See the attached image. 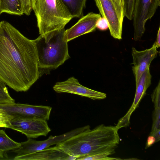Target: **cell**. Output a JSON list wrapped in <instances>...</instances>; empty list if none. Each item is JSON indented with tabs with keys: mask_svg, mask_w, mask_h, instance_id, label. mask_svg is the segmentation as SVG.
I'll return each mask as SVG.
<instances>
[{
	"mask_svg": "<svg viewBox=\"0 0 160 160\" xmlns=\"http://www.w3.org/2000/svg\"><path fill=\"white\" fill-rule=\"evenodd\" d=\"M34 40L9 22H0V79L16 92H26L39 78Z\"/></svg>",
	"mask_w": 160,
	"mask_h": 160,
	"instance_id": "6da1fadb",
	"label": "cell"
},
{
	"mask_svg": "<svg viewBox=\"0 0 160 160\" xmlns=\"http://www.w3.org/2000/svg\"><path fill=\"white\" fill-rule=\"evenodd\" d=\"M116 126L99 125L74 135L56 145L68 155L77 158L115 148L120 141Z\"/></svg>",
	"mask_w": 160,
	"mask_h": 160,
	"instance_id": "7a4b0ae2",
	"label": "cell"
},
{
	"mask_svg": "<svg viewBox=\"0 0 160 160\" xmlns=\"http://www.w3.org/2000/svg\"><path fill=\"white\" fill-rule=\"evenodd\" d=\"M64 28L40 35L34 39L39 69L57 68L70 58Z\"/></svg>",
	"mask_w": 160,
	"mask_h": 160,
	"instance_id": "3957f363",
	"label": "cell"
},
{
	"mask_svg": "<svg viewBox=\"0 0 160 160\" xmlns=\"http://www.w3.org/2000/svg\"><path fill=\"white\" fill-rule=\"evenodd\" d=\"M33 10L40 35L63 29L72 18L61 0H36Z\"/></svg>",
	"mask_w": 160,
	"mask_h": 160,
	"instance_id": "277c9868",
	"label": "cell"
},
{
	"mask_svg": "<svg viewBox=\"0 0 160 160\" xmlns=\"http://www.w3.org/2000/svg\"><path fill=\"white\" fill-rule=\"evenodd\" d=\"M101 14L108 21L110 34L120 40L123 18V8L119 0H94Z\"/></svg>",
	"mask_w": 160,
	"mask_h": 160,
	"instance_id": "5b68a950",
	"label": "cell"
},
{
	"mask_svg": "<svg viewBox=\"0 0 160 160\" xmlns=\"http://www.w3.org/2000/svg\"><path fill=\"white\" fill-rule=\"evenodd\" d=\"M160 6V0H135L133 13L134 40H140L145 31L147 21L154 15Z\"/></svg>",
	"mask_w": 160,
	"mask_h": 160,
	"instance_id": "8992f818",
	"label": "cell"
},
{
	"mask_svg": "<svg viewBox=\"0 0 160 160\" xmlns=\"http://www.w3.org/2000/svg\"><path fill=\"white\" fill-rule=\"evenodd\" d=\"M90 128L89 125L78 128L63 134L53 136H50L47 139L38 141L28 138L24 142H21L20 147L12 150V152L16 154V156L23 155L35 152L46 148L51 146L57 145L60 142L78 133Z\"/></svg>",
	"mask_w": 160,
	"mask_h": 160,
	"instance_id": "52a82bcc",
	"label": "cell"
},
{
	"mask_svg": "<svg viewBox=\"0 0 160 160\" xmlns=\"http://www.w3.org/2000/svg\"><path fill=\"white\" fill-rule=\"evenodd\" d=\"M8 128L19 132L31 139L46 136L51 131L47 120L19 117L11 119Z\"/></svg>",
	"mask_w": 160,
	"mask_h": 160,
	"instance_id": "ba28073f",
	"label": "cell"
},
{
	"mask_svg": "<svg viewBox=\"0 0 160 160\" xmlns=\"http://www.w3.org/2000/svg\"><path fill=\"white\" fill-rule=\"evenodd\" d=\"M0 108L10 115L15 117L35 118L48 120L49 119L52 107L42 105L11 103L0 104Z\"/></svg>",
	"mask_w": 160,
	"mask_h": 160,
	"instance_id": "9c48e42d",
	"label": "cell"
},
{
	"mask_svg": "<svg viewBox=\"0 0 160 160\" xmlns=\"http://www.w3.org/2000/svg\"><path fill=\"white\" fill-rule=\"evenodd\" d=\"M58 93L66 92L85 97L93 100H101L106 98L105 93L96 91L81 85L78 79L72 77L65 81L58 82L53 87Z\"/></svg>",
	"mask_w": 160,
	"mask_h": 160,
	"instance_id": "30bf717a",
	"label": "cell"
},
{
	"mask_svg": "<svg viewBox=\"0 0 160 160\" xmlns=\"http://www.w3.org/2000/svg\"><path fill=\"white\" fill-rule=\"evenodd\" d=\"M151 79L149 68H148L142 74L136 84V92L132 105L126 114L118 120L116 126L118 130L129 126L131 115L138 107L141 100L145 95L147 90L151 85Z\"/></svg>",
	"mask_w": 160,
	"mask_h": 160,
	"instance_id": "8fae6325",
	"label": "cell"
},
{
	"mask_svg": "<svg viewBox=\"0 0 160 160\" xmlns=\"http://www.w3.org/2000/svg\"><path fill=\"white\" fill-rule=\"evenodd\" d=\"M101 17L99 14L90 12L83 16L69 28L65 30L64 39L68 42L83 34L94 31L96 23Z\"/></svg>",
	"mask_w": 160,
	"mask_h": 160,
	"instance_id": "7c38bea8",
	"label": "cell"
},
{
	"mask_svg": "<svg viewBox=\"0 0 160 160\" xmlns=\"http://www.w3.org/2000/svg\"><path fill=\"white\" fill-rule=\"evenodd\" d=\"M158 52L157 48L153 45L150 48L138 51L134 48H132L133 58L132 70L135 78L136 85L145 70L149 68L152 61L157 56Z\"/></svg>",
	"mask_w": 160,
	"mask_h": 160,
	"instance_id": "4fadbf2b",
	"label": "cell"
},
{
	"mask_svg": "<svg viewBox=\"0 0 160 160\" xmlns=\"http://www.w3.org/2000/svg\"><path fill=\"white\" fill-rule=\"evenodd\" d=\"M76 157L70 156L58 148L57 146L28 154L16 156L14 160H74Z\"/></svg>",
	"mask_w": 160,
	"mask_h": 160,
	"instance_id": "5bb4252c",
	"label": "cell"
},
{
	"mask_svg": "<svg viewBox=\"0 0 160 160\" xmlns=\"http://www.w3.org/2000/svg\"><path fill=\"white\" fill-rule=\"evenodd\" d=\"M72 18L83 17L87 0H61Z\"/></svg>",
	"mask_w": 160,
	"mask_h": 160,
	"instance_id": "9a60e30c",
	"label": "cell"
},
{
	"mask_svg": "<svg viewBox=\"0 0 160 160\" xmlns=\"http://www.w3.org/2000/svg\"><path fill=\"white\" fill-rule=\"evenodd\" d=\"M21 143L11 139L3 130H0V158H3L6 152L19 148Z\"/></svg>",
	"mask_w": 160,
	"mask_h": 160,
	"instance_id": "2e32d148",
	"label": "cell"
},
{
	"mask_svg": "<svg viewBox=\"0 0 160 160\" xmlns=\"http://www.w3.org/2000/svg\"><path fill=\"white\" fill-rule=\"evenodd\" d=\"M3 13L19 16L23 15L19 0H1L0 15Z\"/></svg>",
	"mask_w": 160,
	"mask_h": 160,
	"instance_id": "e0dca14e",
	"label": "cell"
},
{
	"mask_svg": "<svg viewBox=\"0 0 160 160\" xmlns=\"http://www.w3.org/2000/svg\"><path fill=\"white\" fill-rule=\"evenodd\" d=\"M115 153V149L108 150L91 156L80 157L76 160H109L122 159L119 158L109 157L108 156Z\"/></svg>",
	"mask_w": 160,
	"mask_h": 160,
	"instance_id": "ac0fdd59",
	"label": "cell"
},
{
	"mask_svg": "<svg viewBox=\"0 0 160 160\" xmlns=\"http://www.w3.org/2000/svg\"><path fill=\"white\" fill-rule=\"evenodd\" d=\"M6 84L0 79V104L15 102L9 94Z\"/></svg>",
	"mask_w": 160,
	"mask_h": 160,
	"instance_id": "d6986e66",
	"label": "cell"
},
{
	"mask_svg": "<svg viewBox=\"0 0 160 160\" xmlns=\"http://www.w3.org/2000/svg\"><path fill=\"white\" fill-rule=\"evenodd\" d=\"M160 108L155 107L153 117V124L150 135L154 137L160 134Z\"/></svg>",
	"mask_w": 160,
	"mask_h": 160,
	"instance_id": "ffe728a7",
	"label": "cell"
},
{
	"mask_svg": "<svg viewBox=\"0 0 160 160\" xmlns=\"http://www.w3.org/2000/svg\"><path fill=\"white\" fill-rule=\"evenodd\" d=\"M135 0H123L124 14L129 20H132Z\"/></svg>",
	"mask_w": 160,
	"mask_h": 160,
	"instance_id": "44dd1931",
	"label": "cell"
},
{
	"mask_svg": "<svg viewBox=\"0 0 160 160\" xmlns=\"http://www.w3.org/2000/svg\"><path fill=\"white\" fill-rule=\"evenodd\" d=\"M152 101L154 104V107L160 108V81H159L158 84L154 90L151 95Z\"/></svg>",
	"mask_w": 160,
	"mask_h": 160,
	"instance_id": "7402d4cb",
	"label": "cell"
},
{
	"mask_svg": "<svg viewBox=\"0 0 160 160\" xmlns=\"http://www.w3.org/2000/svg\"><path fill=\"white\" fill-rule=\"evenodd\" d=\"M13 117V116L0 108V122L6 125L7 128L10 125V121Z\"/></svg>",
	"mask_w": 160,
	"mask_h": 160,
	"instance_id": "603a6c76",
	"label": "cell"
},
{
	"mask_svg": "<svg viewBox=\"0 0 160 160\" xmlns=\"http://www.w3.org/2000/svg\"><path fill=\"white\" fill-rule=\"evenodd\" d=\"M96 28L101 31H105L108 28V22L107 20L103 17H101L96 23Z\"/></svg>",
	"mask_w": 160,
	"mask_h": 160,
	"instance_id": "cb8c5ba5",
	"label": "cell"
},
{
	"mask_svg": "<svg viewBox=\"0 0 160 160\" xmlns=\"http://www.w3.org/2000/svg\"><path fill=\"white\" fill-rule=\"evenodd\" d=\"M156 142V140L155 137L153 136L149 135L148 137L145 148L147 149L150 147Z\"/></svg>",
	"mask_w": 160,
	"mask_h": 160,
	"instance_id": "d4e9b609",
	"label": "cell"
},
{
	"mask_svg": "<svg viewBox=\"0 0 160 160\" xmlns=\"http://www.w3.org/2000/svg\"><path fill=\"white\" fill-rule=\"evenodd\" d=\"M157 48L160 47V27H159V29L158 31L156 39L154 43L153 44Z\"/></svg>",
	"mask_w": 160,
	"mask_h": 160,
	"instance_id": "484cf974",
	"label": "cell"
},
{
	"mask_svg": "<svg viewBox=\"0 0 160 160\" xmlns=\"http://www.w3.org/2000/svg\"><path fill=\"white\" fill-rule=\"evenodd\" d=\"M36 0H31L32 10L34 8Z\"/></svg>",
	"mask_w": 160,
	"mask_h": 160,
	"instance_id": "4316f807",
	"label": "cell"
},
{
	"mask_svg": "<svg viewBox=\"0 0 160 160\" xmlns=\"http://www.w3.org/2000/svg\"><path fill=\"white\" fill-rule=\"evenodd\" d=\"M0 127H4L7 128V126L5 124L0 122Z\"/></svg>",
	"mask_w": 160,
	"mask_h": 160,
	"instance_id": "83f0119b",
	"label": "cell"
},
{
	"mask_svg": "<svg viewBox=\"0 0 160 160\" xmlns=\"http://www.w3.org/2000/svg\"><path fill=\"white\" fill-rule=\"evenodd\" d=\"M119 0L123 6V0Z\"/></svg>",
	"mask_w": 160,
	"mask_h": 160,
	"instance_id": "f1b7e54d",
	"label": "cell"
},
{
	"mask_svg": "<svg viewBox=\"0 0 160 160\" xmlns=\"http://www.w3.org/2000/svg\"><path fill=\"white\" fill-rule=\"evenodd\" d=\"M0 2H1V0H0Z\"/></svg>",
	"mask_w": 160,
	"mask_h": 160,
	"instance_id": "f546056e",
	"label": "cell"
}]
</instances>
